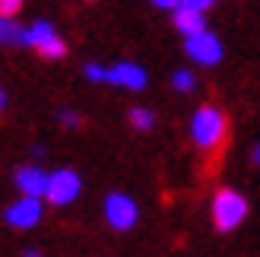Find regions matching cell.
Here are the masks:
<instances>
[{
    "label": "cell",
    "instance_id": "52a82bcc",
    "mask_svg": "<svg viewBox=\"0 0 260 257\" xmlns=\"http://www.w3.org/2000/svg\"><path fill=\"white\" fill-rule=\"evenodd\" d=\"M42 216H45V200H42V197H22V194H19V197L4 210V222L25 232V229H35L38 222H42Z\"/></svg>",
    "mask_w": 260,
    "mask_h": 257
},
{
    "label": "cell",
    "instance_id": "8fae6325",
    "mask_svg": "<svg viewBox=\"0 0 260 257\" xmlns=\"http://www.w3.org/2000/svg\"><path fill=\"white\" fill-rule=\"evenodd\" d=\"M0 45L4 48H25V25H19L13 16L0 13Z\"/></svg>",
    "mask_w": 260,
    "mask_h": 257
},
{
    "label": "cell",
    "instance_id": "8992f818",
    "mask_svg": "<svg viewBox=\"0 0 260 257\" xmlns=\"http://www.w3.org/2000/svg\"><path fill=\"white\" fill-rule=\"evenodd\" d=\"M80 194H83V178H80V172H73V169L51 172L48 194H45V200L51 203V207H70Z\"/></svg>",
    "mask_w": 260,
    "mask_h": 257
},
{
    "label": "cell",
    "instance_id": "ba28073f",
    "mask_svg": "<svg viewBox=\"0 0 260 257\" xmlns=\"http://www.w3.org/2000/svg\"><path fill=\"white\" fill-rule=\"evenodd\" d=\"M48 181H51V172H45L42 165H35V162L19 165V169L13 172V184H16V190L22 197H42L45 200Z\"/></svg>",
    "mask_w": 260,
    "mask_h": 257
},
{
    "label": "cell",
    "instance_id": "5b68a950",
    "mask_svg": "<svg viewBox=\"0 0 260 257\" xmlns=\"http://www.w3.org/2000/svg\"><path fill=\"white\" fill-rule=\"evenodd\" d=\"M184 54L193 63H200V67H216V63L225 57V48H222V38L206 29V32H197V35L184 38Z\"/></svg>",
    "mask_w": 260,
    "mask_h": 257
},
{
    "label": "cell",
    "instance_id": "d6986e66",
    "mask_svg": "<svg viewBox=\"0 0 260 257\" xmlns=\"http://www.w3.org/2000/svg\"><path fill=\"white\" fill-rule=\"evenodd\" d=\"M29 156H35V159H45V156H48V149H45V143H32V149H29Z\"/></svg>",
    "mask_w": 260,
    "mask_h": 257
},
{
    "label": "cell",
    "instance_id": "ffe728a7",
    "mask_svg": "<svg viewBox=\"0 0 260 257\" xmlns=\"http://www.w3.org/2000/svg\"><path fill=\"white\" fill-rule=\"evenodd\" d=\"M22 257H45V254L38 251V248H29V251H22Z\"/></svg>",
    "mask_w": 260,
    "mask_h": 257
},
{
    "label": "cell",
    "instance_id": "4fadbf2b",
    "mask_svg": "<svg viewBox=\"0 0 260 257\" xmlns=\"http://www.w3.org/2000/svg\"><path fill=\"white\" fill-rule=\"evenodd\" d=\"M172 86H175V92H193V89H197V76L187 67H178L172 73Z\"/></svg>",
    "mask_w": 260,
    "mask_h": 257
},
{
    "label": "cell",
    "instance_id": "5bb4252c",
    "mask_svg": "<svg viewBox=\"0 0 260 257\" xmlns=\"http://www.w3.org/2000/svg\"><path fill=\"white\" fill-rule=\"evenodd\" d=\"M54 118H57V124L63 127V131H76V127L83 124V114H80V111H73V108H57Z\"/></svg>",
    "mask_w": 260,
    "mask_h": 257
},
{
    "label": "cell",
    "instance_id": "e0dca14e",
    "mask_svg": "<svg viewBox=\"0 0 260 257\" xmlns=\"http://www.w3.org/2000/svg\"><path fill=\"white\" fill-rule=\"evenodd\" d=\"M216 4V0H178V7H187V10H200V13H206Z\"/></svg>",
    "mask_w": 260,
    "mask_h": 257
},
{
    "label": "cell",
    "instance_id": "277c9868",
    "mask_svg": "<svg viewBox=\"0 0 260 257\" xmlns=\"http://www.w3.org/2000/svg\"><path fill=\"white\" fill-rule=\"evenodd\" d=\"M25 48H35L45 60H60L67 54V42L48 19H35L32 25H25Z\"/></svg>",
    "mask_w": 260,
    "mask_h": 257
},
{
    "label": "cell",
    "instance_id": "6da1fadb",
    "mask_svg": "<svg viewBox=\"0 0 260 257\" xmlns=\"http://www.w3.org/2000/svg\"><path fill=\"white\" fill-rule=\"evenodd\" d=\"M229 134V118L222 108L216 105H200L197 111L190 114V140L193 146L203 152H213L222 146V140Z\"/></svg>",
    "mask_w": 260,
    "mask_h": 257
},
{
    "label": "cell",
    "instance_id": "7c38bea8",
    "mask_svg": "<svg viewBox=\"0 0 260 257\" xmlns=\"http://www.w3.org/2000/svg\"><path fill=\"white\" fill-rule=\"evenodd\" d=\"M127 124L134 127V131H140V134H149L155 127V111L146 108V105H134L127 111Z\"/></svg>",
    "mask_w": 260,
    "mask_h": 257
},
{
    "label": "cell",
    "instance_id": "3957f363",
    "mask_svg": "<svg viewBox=\"0 0 260 257\" xmlns=\"http://www.w3.org/2000/svg\"><path fill=\"white\" fill-rule=\"evenodd\" d=\"M102 216H105L108 229H114V232H130V229L140 222V207L124 190H111V194H105V200H102Z\"/></svg>",
    "mask_w": 260,
    "mask_h": 257
},
{
    "label": "cell",
    "instance_id": "7a4b0ae2",
    "mask_svg": "<svg viewBox=\"0 0 260 257\" xmlns=\"http://www.w3.org/2000/svg\"><path fill=\"white\" fill-rule=\"evenodd\" d=\"M248 200L235 187H219L210 200V219L219 232H235V229L248 219Z\"/></svg>",
    "mask_w": 260,
    "mask_h": 257
},
{
    "label": "cell",
    "instance_id": "9a60e30c",
    "mask_svg": "<svg viewBox=\"0 0 260 257\" xmlns=\"http://www.w3.org/2000/svg\"><path fill=\"white\" fill-rule=\"evenodd\" d=\"M83 76H86L89 83H108V67H102V63L89 60V63H83Z\"/></svg>",
    "mask_w": 260,
    "mask_h": 257
},
{
    "label": "cell",
    "instance_id": "603a6c76",
    "mask_svg": "<svg viewBox=\"0 0 260 257\" xmlns=\"http://www.w3.org/2000/svg\"><path fill=\"white\" fill-rule=\"evenodd\" d=\"M86 4H95V0H86Z\"/></svg>",
    "mask_w": 260,
    "mask_h": 257
},
{
    "label": "cell",
    "instance_id": "ac0fdd59",
    "mask_svg": "<svg viewBox=\"0 0 260 257\" xmlns=\"http://www.w3.org/2000/svg\"><path fill=\"white\" fill-rule=\"evenodd\" d=\"M149 4H152V7H159V10H172V13L178 10V0H149Z\"/></svg>",
    "mask_w": 260,
    "mask_h": 257
},
{
    "label": "cell",
    "instance_id": "9c48e42d",
    "mask_svg": "<svg viewBox=\"0 0 260 257\" xmlns=\"http://www.w3.org/2000/svg\"><path fill=\"white\" fill-rule=\"evenodd\" d=\"M108 83L111 86H121V89H134V92H140V89H146L149 83V73L140 67V63L134 60H118L108 67Z\"/></svg>",
    "mask_w": 260,
    "mask_h": 257
},
{
    "label": "cell",
    "instance_id": "30bf717a",
    "mask_svg": "<svg viewBox=\"0 0 260 257\" xmlns=\"http://www.w3.org/2000/svg\"><path fill=\"white\" fill-rule=\"evenodd\" d=\"M175 29L184 35V38H190V35H197V32H206V16L200 10H187V7H178L175 10Z\"/></svg>",
    "mask_w": 260,
    "mask_h": 257
},
{
    "label": "cell",
    "instance_id": "44dd1931",
    "mask_svg": "<svg viewBox=\"0 0 260 257\" xmlns=\"http://www.w3.org/2000/svg\"><path fill=\"white\" fill-rule=\"evenodd\" d=\"M251 159H254V165H260V143L251 149Z\"/></svg>",
    "mask_w": 260,
    "mask_h": 257
},
{
    "label": "cell",
    "instance_id": "2e32d148",
    "mask_svg": "<svg viewBox=\"0 0 260 257\" xmlns=\"http://www.w3.org/2000/svg\"><path fill=\"white\" fill-rule=\"evenodd\" d=\"M22 4L25 0H0V13H4V16H16L22 10Z\"/></svg>",
    "mask_w": 260,
    "mask_h": 257
},
{
    "label": "cell",
    "instance_id": "7402d4cb",
    "mask_svg": "<svg viewBox=\"0 0 260 257\" xmlns=\"http://www.w3.org/2000/svg\"><path fill=\"white\" fill-rule=\"evenodd\" d=\"M4 108H7V92L0 89V111H4Z\"/></svg>",
    "mask_w": 260,
    "mask_h": 257
}]
</instances>
